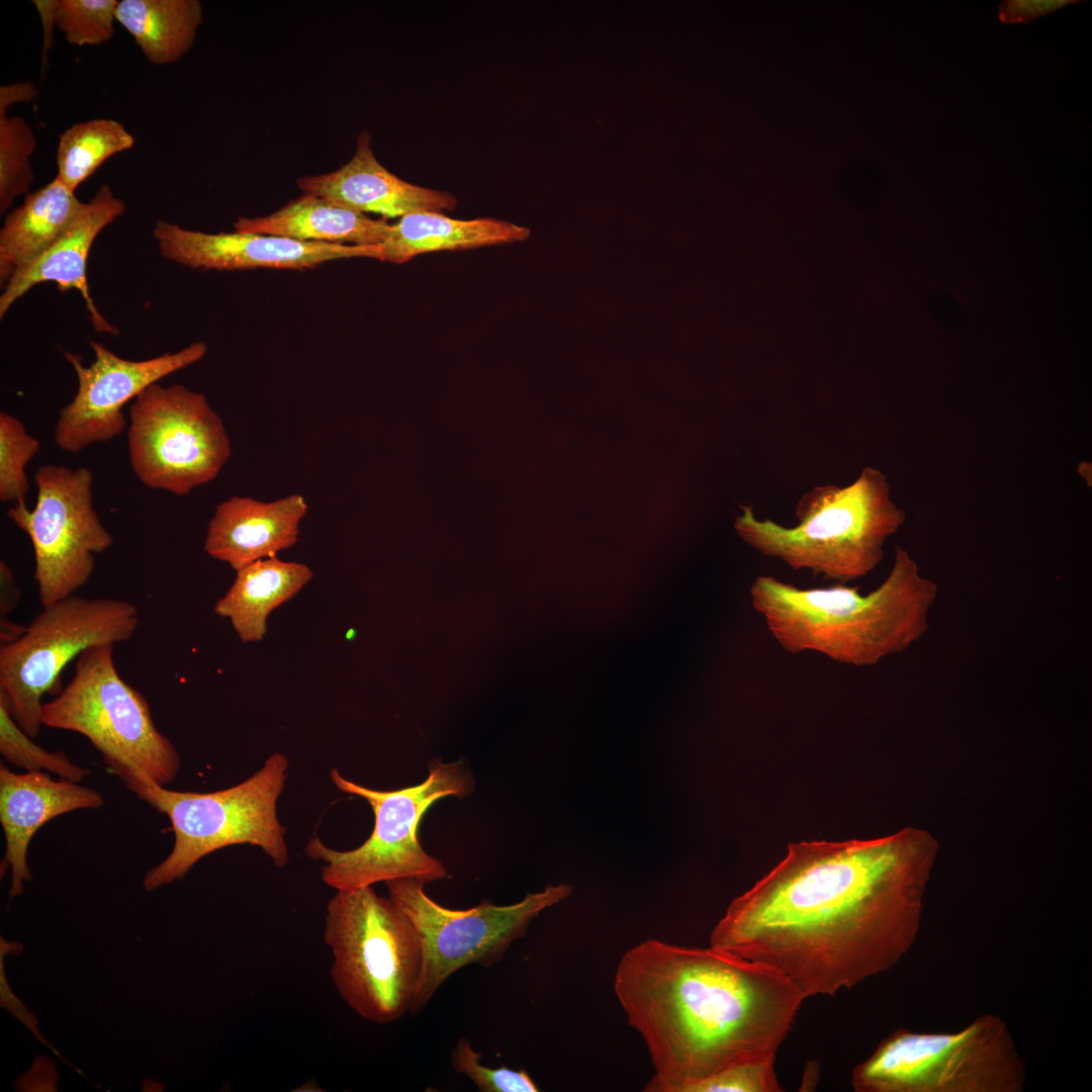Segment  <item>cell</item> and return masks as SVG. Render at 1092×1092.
<instances>
[{"label":"cell","instance_id":"obj_21","mask_svg":"<svg viewBox=\"0 0 1092 1092\" xmlns=\"http://www.w3.org/2000/svg\"><path fill=\"white\" fill-rule=\"evenodd\" d=\"M312 576L302 563L276 556L257 560L237 570L233 584L213 611L230 620L242 642H258L266 634L270 613L292 599Z\"/></svg>","mask_w":1092,"mask_h":1092},{"label":"cell","instance_id":"obj_12","mask_svg":"<svg viewBox=\"0 0 1092 1092\" xmlns=\"http://www.w3.org/2000/svg\"><path fill=\"white\" fill-rule=\"evenodd\" d=\"M127 448L143 484L177 495L213 480L232 453L206 397L179 384L153 383L131 401Z\"/></svg>","mask_w":1092,"mask_h":1092},{"label":"cell","instance_id":"obj_36","mask_svg":"<svg viewBox=\"0 0 1092 1092\" xmlns=\"http://www.w3.org/2000/svg\"><path fill=\"white\" fill-rule=\"evenodd\" d=\"M0 615L1 618H7V616L17 607L21 593L16 585L10 567L4 560L0 561Z\"/></svg>","mask_w":1092,"mask_h":1092},{"label":"cell","instance_id":"obj_32","mask_svg":"<svg viewBox=\"0 0 1092 1092\" xmlns=\"http://www.w3.org/2000/svg\"><path fill=\"white\" fill-rule=\"evenodd\" d=\"M22 950V945L15 941H7L2 936L0 938V994H1V1006L8 1009L18 1020H20L41 1042L49 1046L57 1057L64 1058L56 1051L50 1043H48L37 1029V1019L35 1015L28 1010L23 1003L12 992L4 971V957L6 953L18 954Z\"/></svg>","mask_w":1092,"mask_h":1092},{"label":"cell","instance_id":"obj_30","mask_svg":"<svg viewBox=\"0 0 1092 1092\" xmlns=\"http://www.w3.org/2000/svg\"><path fill=\"white\" fill-rule=\"evenodd\" d=\"M777 1055H758L734 1062L688 1087L685 1092H781L775 1072Z\"/></svg>","mask_w":1092,"mask_h":1092},{"label":"cell","instance_id":"obj_15","mask_svg":"<svg viewBox=\"0 0 1092 1092\" xmlns=\"http://www.w3.org/2000/svg\"><path fill=\"white\" fill-rule=\"evenodd\" d=\"M154 237L163 257L192 269L243 270L278 268L305 270L326 262L366 257L383 259V248L305 242L255 233L207 234L159 220Z\"/></svg>","mask_w":1092,"mask_h":1092},{"label":"cell","instance_id":"obj_20","mask_svg":"<svg viewBox=\"0 0 1092 1092\" xmlns=\"http://www.w3.org/2000/svg\"><path fill=\"white\" fill-rule=\"evenodd\" d=\"M234 229L305 242L378 246L388 238L391 224L324 197L302 193L268 215L239 217Z\"/></svg>","mask_w":1092,"mask_h":1092},{"label":"cell","instance_id":"obj_37","mask_svg":"<svg viewBox=\"0 0 1092 1092\" xmlns=\"http://www.w3.org/2000/svg\"><path fill=\"white\" fill-rule=\"evenodd\" d=\"M26 627L18 625L7 618H1L0 638L2 644L11 642L19 637Z\"/></svg>","mask_w":1092,"mask_h":1092},{"label":"cell","instance_id":"obj_29","mask_svg":"<svg viewBox=\"0 0 1092 1092\" xmlns=\"http://www.w3.org/2000/svg\"><path fill=\"white\" fill-rule=\"evenodd\" d=\"M117 0H58L57 27L74 46H98L114 33Z\"/></svg>","mask_w":1092,"mask_h":1092},{"label":"cell","instance_id":"obj_17","mask_svg":"<svg viewBox=\"0 0 1092 1092\" xmlns=\"http://www.w3.org/2000/svg\"><path fill=\"white\" fill-rule=\"evenodd\" d=\"M296 183L303 193L388 218L421 211H450L457 205L452 193L412 184L388 171L375 157L371 134L365 130L359 134L348 163L334 172L302 176Z\"/></svg>","mask_w":1092,"mask_h":1092},{"label":"cell","instance_id":"obj_1","mask_svg":"<svg viewBox=\"0 0 1092 1092\" xmlns=\"http://www.w3.org/2000/svg\"><path fill=\"white\" fill-rule=\"evenodd\" d=\"M937 848L916 827L872 839L792 842L730 903L710 945L775 968L805 998L852 988L911 949Z\"/></svg>","mask_w":1092,"mask_h":1092},{"label":"cell","instance_id":"obj_35","mask_svg":"<svg viewBox=\"0 0 1092 1092\" xmlns=\"http://www.w3.org/2000/svg\"><path fill=\"white\" fill-rule=\"evenodd\" d=\"M32 3L38 12L42 26L43 40L41 59L43 68L47 64L48 54L54 43V26H57L56 11L58 0H34Z\"/></svg>","mask_w":1092,"mask_h":1092},{"label":"cell","instance_id":"obj_31","mask_svg":"<svg viewBox=\"0 0 1092 1092\" xmlns=\"http://www.w3.org/2000/svg\"><path fill=\"white\" fill-rule=\"evenodd\" d=\"M482 1054L466 1037H459L451 1052V1065L465 1075L480 1092H537L538 1086L525 1070L505 1066L490 1068L481 1064Z\"/></svg>","mask_w":1092,"mask_h":1092},{"label":"cell","instance_id":"obj_11","mask_svg":"<svg viewBox=\"0 0 1092 1092\" xmlns=\"http://www.w3.org/2000/svg\"><path fill=\"white\" fill-rule=\"evenodd\" d=\"M385 884L388 896L408 917L422 944V970L410 1011L413 1015L458 970L472 964L485 968L498 964L542 911L565 900L573 890L566 883L548 885L512 905L482 901L472 908L456 910L430 898L425 884L418 880L398 879Z\"/></svg>","mask_w":1092,"mask_h":1092},{"label":"cell","instance_id":"obj_9","mask_svg":"<svg viewBox=\"0 0 1092 1092\" xmlns=\"http://www.w3.org/2000/svg\"><path fill=\"white\" fill-rule=\"evenodd\" d=\"M332 782L343 793L363 798L372 808L374 827L360 846L337 850L316 836L305 845V853L323 861V882L337 890H352L398 879H415L424 884L448 877L444 864L430 855L418 839L424 814L439 799L465 797L474 787L471 775L461 761L429 764L426 780L395 791H378L354 783L337 768Z\"/></svg>","mask_w":1092,"mask_h":1092},{"label":"cell","instance_id":"obj_5","mask_svg":"<svg viewBox=\"0 0 1092 1092\" xmlns=\"http://www.w3.org/2000/svg\"><path fill=\"white\" fill-rule=\"evenodd\" d=\"M324 939L332 982L361 1018L388 1024L410 1013L422 970L419 934L404 912L372 886L337 890L328 901Z\"/></svg>","mask_w":1092,"mask_h":1092},{"label":"cell","instance_id":"obj_23","mask_svg":"<svg viewBox=\"0 0 1092 1092\" xmlns=\"http://www.w3.org/2000/svg\"><path fill=\"white\" fill-rule=\"evenodd\" d=\"M528 236V229L495 218L456 219L442 212H415L391 224L381 245L382 261L402 264L425 253L510 244Z\"/></svg>","mask_w":1092,"mask_h":1092},{"label":"cell","instance_id":"obj_22","mask_svg":"<svg viewBox=\"0 0 1092 1092\" xmlns=\"http://www.w3.org/2000/svg\"><path fill=\"white\" fill-rule=\"evenodd\" d=\"M84 202L57 176L28 193L5 218L0 231V280L5 286L15 271L48 251L80 211Z\"/></svg>","mask_w":1092,"mask_h":1092},{"label":"cell","instance_id":"obj_6","mask_svg":"<svg viewBox=\"0 0 1092 1092\" xmlns=\"http://www.w3.org/2000/svg\"><path fill=\"white\" fill-rule=\"evenodd\" d=\"M288 768L287 756L275 752L250 778L210 793L172 791L141 778L123 783L142 801L165 814L174 832L171 852L148 871L145 889L153 891L183 878L203 856L231 845L257 846L283 869L289 853L277 801Z\"/></svg>","mask_w":1092,"mask_h":1092},{"label":"cell","instance_id":"obj_28","mask_svg":"<svg viewBox=\"0 0 1092 1092\" xmlns=\"http://www.w3.org/2000/svg\"><path fill=\"white\" fill-rule=\"evenodd\" d=\"M39 449V442L26 432L17 418L0 413V500L26 506L29 489L26 464Z\"/></svg>","mask_w":1092,"mask_h":1092},{"label":"cell","instance_id":"obj_2","mask_svg":"<svg viewBox=\"0 0 1092 1092\" xmlns=\"http://www.w3.org/2000/svg\"><path fill=\"white\" fill-rule=\"evenodd\" d=\"M614 991L655 1070L646 1092H685L734 1062L777 1055L806 999L772 967L658 939L623 954Z\"/></svg>","mask_w":1092,"mask_h":1092},{"label":"cell","instance_id":"obj_26","mask_svg":"<svg viewBox=\"0 0 1092 1092\" xmlns=\"http://www.w3.org/2000/svg\"><path fill=\"white\" fill-rule=\"evenodd\" d=\"M36 138L20 116L0 118V213L14 199L27 193L34 176L30 158L36 148Z\"/></svg>","mask_w":1092,"mask_h":1092},{"label":"cell","instance_id":"obj_8","mask_svg":"<svg viewBox=\"0 0 1092 1092\" xmlns=\"http://www.w3.org/2000/svg\"><path fill=\"white\" fill-rule=\"evenodd\" d=\"M1025 1069L1007 1024L985 1014L950 1033L893 1031L851 1074L856 1092H1021Z\"/></svg>","mask_w":1092,"mask_h":1092},{"label":"cell","instance_id":"obj_33","mask_svg":"<svg viewBox=\"0 0 1092 1092\" xmlns=\"http://www.w3.org/2000/svg\"><path fill=\"white\" fill-rule=\"evenodd\" d=\"M1079 0H1004L998 9V19L1003 23H1027L1048 15Z\"/></svg>","mask_w":1092,"mask_h":1092},{"label":"cell","instance_id":"obj_4","mask_svg":"<svg viewBox=\"0 0 1092 1092\" xmlns=\"http://www.w3.org/2000/svg\"><path fill=\"white\" fill-rule=\"evenodd\" d=\"M890 490L887 476L868 466L847 486L816 485L805 492L796 505L794 527L759 520L752 507L741 506L734 528L760 554L847 584L880 564L887 539L905 523L906 513Z\"/></svg>","mask_w":1092,"mask_h":1092},{"label":"cell","instance_id":"obj_14","mask_svg":"<svg viewBox=\"0 0 1092 1092\" xmlns=\"http://www.w3.org/2000/svg\"><path fill=\"white\" fill-rule=\"evenodd\" d=\"M91 348L95 359L89 366L82 364L79 355L64 352L77 374L78 389L59 413L54 440L68 453H79L119 436L126 425L122 407L128 401L163 377L198 362L207 352L206 345L197 342L176 353L132 361L95 341Z\"/></svg>","mask_w":1092,"mask_h":1092},{"label":"cell","instance_id":"obj_34","mask_svg":"<svg viewBox=\"0 0 1092 1092\" xmlns=\"http://www.w3.org/2000/svg\"><path fill=\"white\" fill-rule=\"evenodd\" d=\"M38 96V90L30 81L0 86V118L7 116L9 107L19 102H30Z\"/></svg>","mask_w":1092,"mask_h":1092},{"label":"cell","instance_id":"obj_10","mask_svg":"<svg viewBox=\"0 0 1092 1092\" xmlns=\"http://www.w3.org/2000/svg\"><path fill=\"white\" fill-rule=\"evenodd\" d=\"M140 625L125 600L70 596L33 618L15 640L0 647V701L30 737L42 726V697L66 665L87 648L128 641Z\"/></svg>","mask_w":1092,"mask_h":1092},{"label":"cell","instance_id":"obj_24","mask_svg":"<svg viewBox=\"0 0 1092 1092\" xmlns=\"http://www.w3.org/2000/svg\"><path fill=\"white\" fill-rule=\"evenodd\" d=\"M115 16L147 60L162 66L190 51L203 9L198 0H121Z\"/></svg>","mask_w":1092,"mask_h":1092},{"label":"cell","instance_id":"obj_18","mask_svg":"<svg viewBox=\"0 0 1092 1092\" xmlns=\"http://www.w3.org/2000/svg\"><path fill=\"white\" fill-rule=\"evenodd\" d=\"M124 210V203L113 195L110 187L102 185L48 251L14 272L0 296V316L35 284L54 281L61 291L75 289L80 292L95 331L117 335V329L95 306L89 292L86 267L97 235Z\"/></svg>","mask_w":1092,"mask_h":1092},{"label":"cell","instance_id":"obj_27","mask_svg":"<svg viewBox=\"0 0 1092 1092\" xmlns=\"http://www.w3.org/2000/svg\"><path fill=\"white\" fill-rule=\"evenodd\" d=\"M0 753L4 759L25 771H46L61 779L80 783L89 769L75 764L62 751H48L33 742L0 701Z\"/></svg>","mask_w":1092,"mask_h":1092},{"label":"cell","instance_id":"obj_19","mask_svg":"<svg viewBox=\"0 0 1092 1092\" xmlns=\"http://www.w3.org/2000/svg\"><path fill=\"white\" fill-rule=\"evenodd\" d=\"M307 512L302 495L273 502L232 496L215 508L204 541L205 552L236 571L260 559L275 557L298 540Z\"/></svg>","mask_w":1092,"mask_h":1092},{"label":"cell","instance_id":"obj_7","mask_svg":"<svg viewBox=\"0 0 1092 1092\" xmlns=\"http://www.w3.org/2000/svg\"><path fill=\"white\" fill-rule=\"evenodd\" d=\"M114 646L95 645L76 658L71 680L42 705V726L85 736L123 783L141 778L165 786L177 777L179 754L144 695L119 675Z\"/></svg>","mask_w":1092,"mask_h":1092},{"label":"cell","instance_id":"obj_16","mask_svg":"<svg viewBox=\"0 0 1092 1092\" xmlns=\"http://www.w3.org/2000/svg\"><path fill=\"white\" fill-rule=\"evenodd\" d=\"M102 795L66 779H53L46 771L10 770L0 764V822L5 837L1 878L11 869L9 898L23 893V882L32 875L27 864L31 838L50 820L77 810L100 808Z\"/></svg>","mask_w":1092,"mask_h":1092},{"label":"cell","instance_id":"obj_13","mask_svg":"<svg viewBox=\"0 0 1092 1092\" xmlns=\"http://www.w3.org/2000/svg\"><path fill=\"white\" fill-rule=\"evenodd\" d=\"M32 510L12 506L7 516L32 544L34 580L42 607L75 595L90 579L95 555L110 548L113 537L93 505V475L87 467L44 464L34 473Z\"/></svg>","mask_w":1092,"mask_h":1092},{"label":"cell","instance_id":"obj_25","mask_svg":"<svg viewBox=\"0 0 1092 1092\" xmlns=\"http://www.w3.org/2000/svg\"><path fill=\"white\" fill-rule=\"evenodd\" d=\"M133 145L134 138L117 120L94 118L75 123L60 135L57 177L75 192L106 160Z\"/></svg>","mask_w":1092,"mask_h":1092},{"label":"cell","instance_id":"obj_3","mask_svg":"<svg viewBox=\"0 0 1092 1092\" xmlns=\"http://www.w3.org/2000/svg\"><path fill=\"white\" fill-rule=\"evenodd\" d=\"M937 594L900 546L888 576L868 595L841 583L800 588L770 575L757 576L750 587L753 609L785 651L819 652L853 666L878 664L917 642L928 631Z\"/></svg>","mask_w":1092,"mask_h":1092}]
</instances>
